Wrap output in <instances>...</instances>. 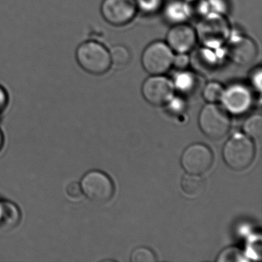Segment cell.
<instances>
[{
    "label": "cell",
    "instance_id": "1",
    "mask_svg": "<svg viewBox=\"0 0 262 262\" xmlns=\"http://www.w3.org/2000/svg\"><path fill=\"white\" fill-rule=\"evenodd\" d=\"M76 59L84 71L95 76L105 74L112 67L110 51L96 41L81 43L76 49Z\"/></svg>",
    "mask_w": 262,
    "mask_h": 262
},
{
    "label": "cell",
    "instance_id": "2",
    "mask_svg": "<svg viewBox=\"0 0 262 262\" xmlns=\"http://www.w3.org/2000/svg\"><path fill=\"white\" fill-rule=\"evenodd\" d=\"M254 156L255 148L252 141L243 135L233 136L224 147V160L234 171H242L248 168Z\"/></svg>",
    "mask_w": 262,
    "mask_h": 262
},
{
    "label": "cell",
    "instance_id": "3",
    "mask_svg": "<svg viewBox=\"0 0 262 262\" xmlns=\"http://www.w3.org/2000/svg\"><path fill=\"white\" fill-rule=\"evenodd\" d=\"M197 39L207 48L217 49L229 39L228 21L219 14H211L200 21L195 30Z\"/></svg>",
    "mask_w": 262,
    "mask_h": 262
},
{
    "label": "cell",
    "instance_id": "4",
    "mask_svg": "<svg viewBox=\"0 0 262 262\" xmlns=\"http://www.w3.org/2000/svg\"><path fill=\"white\" fill-rule=\"evenodd\" d=\"M199 122L202 133L212 140L225 137L231 128V120L227 112L214 104H209L202 108Z\"/></svg>",
    "mask_w": 262,
    "mask_h": 262
},
{
    "label": "cell",
    "instance_id": "5",
    "mask_svg": "<svg viewBox=\"0 0 262 262\" xmlns=\"http://www.w3.org/2000/svg\"><path fill=\"white\" fill-rule=\"evenodd\" d=\"M172 50L165 42H154L144 50L142 65L144 70L152 75L159 76L166 73L172 66Z\"/></svg>",
    "mask_w": 262,
    "mask_h": 262
},
{
    "label": "cell",
    "instance_id": "6",
    "mask_svg": "<svg viewBox=\"0 0 262 262\" xmlns=\"http://www.w3.org/2000/svg\"><path fill=\"white\" fill-rule=\"evenodd\" d=\"M82 193L93 202H108L114 193V185L111 179L99 171H91L83 176L81 181Z\"/></svg>",
    "mask_w": 262,
    "mask_h": 262
},
{
    "label": "cell",
    "instance_id": "7",
    "mask_svg": "<svg viewBox=\"0 0 262 262\" xmlns=\"http://www.w3.org/2000/svg\"><path fill=\"white\" fill-rule=\"evenodd\" d=\"M137 10L134 0H103L100 8L102 18L114 27L129 24L136 16Z\"/></svg>",
    "mask_w": 262,
    "mask_h": 262
},
{
    "label": "cell",
    "instance_id": "8",
    "mask_svg": "<svg viewBox=\"0 0 262 262\" xmlns=\"http://www.w3.org/2000/svg\"><path fill=\"white\" fill-rule=\"evenodd\" d=\"M181 162L188 174L201 176L207 172L212 165V152L205 145L193 144L184 151Z\"/></svg>",
    "mask_w": 262,
    "mask_h": 262
},
{
    "label": "cell",
    "instance_id": "9",
    "mask_svg": "<svg viewBox=\"0 0 262 262\" xmlns=\"http://www.w3.org/2000/svg\"><path fill=\"white\" fill-rule=\"evenodd\" d=\"M174 84L168 78L152 76L144 82L142 93L144 99L151 105H162L170 102L174 93Z\"/></svg>",
    "mask_w": 262,
    "mask_h": 262
},
{
    "label": "cell",
    "instance_id": "10",
    "mask_svg": "<svg viewBox=\"0 0 262 262\" xmlns=\"http://www.w3.org/2000/svg\"><path fill=\"white\" fill-rule=\"evenodd\" d=\"M226 54L236 65L248 67L257 57V45L252 39L246 36H234L228 42Z\"/></svg>",
    "mask_w": 262,
    "mask_h": 262
},
{
    "label": "cell",
    "instance_id": "11",
    "mask_svg": "<svg viewBox=\"0 0 262 262\" xmlns=\"http://www.w3.org/2000/svg\"><path fill=\"white\" fill-rule=\"evenodd\" d=\"M196 32L186 24H177L167 33V45L176 53H188L197 42Z\"/></svg>",
    "mask_w": 262,
    "mask_h": 262
},
{
    "label": "cell",
    "instance_id": "12",
    "mask_svg": "<svg viewBox=\"0 0 262 262\" xmlns=\"http://www.w3.org/2000/svg\"><path fill=\"white\" fill-rule=\"evenodd\" d=\"M222 100L227 110L234 114L245 113L251 105L250 92L240 85H233L225 90Z\"/></svg>",
    "mask_w": 262,
    "mask_h": 262
},
{
    "label": "cell",
    "instance_id": "13",
    "mask_svg": "<svg viewBox=\"0 0 262 262\" xmlns=\"http://www.w3.org/2000/svg\"><path fill=\"white\" fill-rule=\"evenodd\" d=\"M20 220L21 211L16 204L10 201H0V230L13 229Z\"/></svg>",
    "mask_w": 262,
    "mask_h": 262
},
{
    "label": "cell",
    "instance_id": "14",
    "mask_svg": "<svg viewBox=\"0 0 262 262\" xmlns=\"http://www.w3.org/2000/svg\"><path fill=\"white\" fill-rule=\"evenodd\" d=\"M180 93L187 96L196 94L202 90L200 79L194 73L182 71L176 78L174 85Z\"/></svg>",
    "mask_w": 262,
    "mask_h": 262
},
{
    "label": "cell",
    "instance_id": "15",
    "mask_svg": "<svg viewBox=\"0 0 262 262\" xmlns=\"http://www.w3.org/2000/svg\"><path fill=\"white\" fill-rule=\"evenodd\" d=\"M181 186L187 195L198 197L205 191V181L199 174H188L182 179Z\"/></svg>",
    "mask_w": 262,
    "mask_h": 262
},
{
    "label": "cell",
    "instance_id": "16",
    "mask_svg": "<svg viewBox=\"0 0 262 262\" xmlns=\"http://www.w3.org/2000/svg\"><path fill=\"white\" fill-rule=\"evenodd\" d=\"M193 60L194 61V67L202 72H211L217 65V56L210 50V48H203L196 52Z\"/></svg>",
    "mask_w": 262,
    "mask_h": 262
},
{
    "label": "cell",
    "instance_id": "17",
    "mask_svg": "<svg viewBox=\"0 0 262 262\" xmlns=\"http://www.w3.org/2000/svg\"><path fill=\"white\" fill-rule=\"evenodd\" d=\"M112 65L117 67H125L131 60V55L128 49L123 46H116L110 52Z\"/></svg>",
    "mask_w": 262,
    "mask_h": 262
},
{
    "label": "cell",
    "instance_id": "18",
    "mask_svg": "<svg viewBox=\"0 0 262 262\" xmlns=\"http://www.w3.org/2000/svg\"><path fill=\"white\" fill-rule=\"evenodd\" d=\"M224 92L225 90L221 84L217 82H209L205 85L202 93H203L204 99L207 102L210 103H215L222 100Z\"/></svg>",
    "mask_w": 262,
    "mask_h": 262
},
{
    "label": "cell",
    "instance_id": "19",
    "mask_svg": "<svg viewBox=\"0 0 262 262\" xmlns=\"http://www.w3.org/2000/svg\"><path fill=\"white\" fill-rule=\"evenodd\" d=\"M245 133L253 139H260L262 135V118L253 116L247 119L244 125Z\"/></svg>",
    "mask_w": 262,
    "mask_h": 262
},
{
    "label": "cell",
    "instance_id": "20",
    "mask_svg": "<svg viewBox=\"0 0 262 262\" xmlns=\"http://www.w3.org/2000/svg\"><path fill=\"white\" fill-rule=\"evenodd\" d=\"M157 260L154 253L146 248H139L135 250L131 255L133 262H156Z\"/></svg>",
    "mask_w": 262,
    "mask_h": 262
},
{
    "label": "cell",
    "instance_id": "21",
    "mask_svg": "<svg viewBox=\"0 0 262 262\" xmlns=\"http://www.w3.org/2000/svg\"><path fill=\"white\" fill-rule=\"evenodd\" d=\"M243 256L240 250L235 248H229L224 250L217 257V261H239L243 260Z\"/></svg>",
    "mask_w": 262,
    "mask_h": 262
},
{
    "label": "cell",
    "instance_id": "22",
    "mask_svg": "<svg viewBox=\"0 0 262 262\" xmlns=\"http://www.w3.org/2000/svg\"><path fill=\"white\" fill-rule=\"evenodd\" d=\"M191 59L187 53H177L173 58L172 66L179 71H184L188 68Z\"/></svg>",
    "mask_w": 262,
    "mask_h": 262
},
{
    "label": "cell",
    "instance_id": "23",
    "mask_svg": "<svg viewBox=\"0 0 262 262\" xmlns=\"http://www.w3.org/2000/svg\"><path fill=\"white\" fill-rule=\"evenodd\" d=\"M138 4L142 11L153 13L161 7L162 0H139Z\"/></svg>",
    "mask_w": 262,
    "mask_h": 262
},
{
    "label": "cell",
    "instance_id": "24",
    "mask_svg": "<svg viewBox=\"0 0 262 262\" xmlns=\"http://www.w3.org/2000/svg\"><path fill=\"white\" fill-rule=\"evenodd\" d=\"M251 81L252 85L260 91L261 89V69L260 67L253 70L251 74Z\"/></svg>",
    "mask_w": 262,
    "mask_h": 262
},
{
    "label": "cell",
    "instance_id": "25",
    "mask_svg": "<svg viewBox=\"0 0 262 262\" xmlns=\"http://www.w3.org/2000/svg\"><path fill=\"white\" fill-rule=\"evenodd\" d=\"M67 193L72 198H79L82 195V190L81 188L80 184L73 182V183L70 184L67 187Z\"/></svg>",
    "mask_w": 262,
    "mask_h": 262
},
{
    "label": "cell",
    "instance_id": "26",
    "mask_svg": "<svg viewBox=\"0 0 262 262\" xmlns=\"http://www.w3.org/2000/svg\"><path fill=\"white\" fill-rule=\"evenodd\" d=\"M8 102V93H7V90L0 85V114L7 108Z\"/></svg>",
    "mask_w": 262,
    "mask_h": 262
},
{
    "label": "cell",
    "instance_id": "27",
    "mask_svg": "<svg viewBox=\"0 0 262 262\" xmlns=\"http://www.w3.org/2000/svg\"><path fill=\"white\" fill-rule=\"evenodd\" d=\"M4 143V137L2 132L0 131V150L2 149Z\"/></svg>",
    "mask_w": 262,
    "mask_h": 262
}]
</instances>
